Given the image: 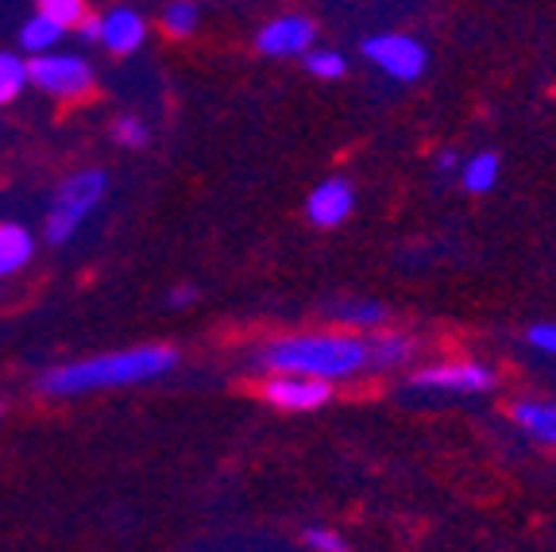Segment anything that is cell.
<instances>
[{
  "label": "cell",
  "instance_id": "cell-1",
  "mask_svg": "<svg viewBox=\"0 0 556 552\" xmlns=\"http://www.w3.org/2000/svg\"><path fill=\"white\" fill-rule=\"evenodd\" d=\"M178 363V352L166 344L131 348V352L97 355V360L66 363L54 367L39 379V390L51 398H74L89 394V390H113V387H136V382H151L166 375Z\"/></svg>",
  "mask_w": 556,
  "mask_h": 552
},
{
  "label": "cell",
  "instance_id": "cell-2",
  "mask_svg": "<svg viewBox=\"0 0 556 552\" xmlns=\"http://www.w3.org/2000/svg\"><path fill=\"white\" fill-rule=\"evenodd\" d=\"M263 372H290V375H317V379H352L367 372V340L340 337V333H305V337L270 340L255 355Z\"/></svg>",
  "mask_w": 556,
  "mask_h": 552
},
{
  "label": "cell",
  "instance_id": "cell-3",
  "mask_svg": "<svg viewBox=\"0 0 556 552\" xmlns=\"http://www.w3.org/2000/svg\"><path fill=\"white\" fill-rule=\"evenodd\" d=\"M104 190H109V174L104 171L70 174L59 186V193H54L51 209H47V225H43L47 243L59 248V243L74 240V233L86 225V216L104 201Z\"/></svg>",
  "mask_w": 556,
  "mask_h": 552
},
{
  "label": "cell",
  "instance_id": "cell-4",
  "mask_svg": "<svg viewBox=\"0 0 556 552\" xmlns=\"http://www.w3.org/2000/svg\"><path fill=\"white\" fill-rule=\"evenodd\" d=\"M27 86L43 89L59 101H81L93 89V66L81 54L43 51L27 62Z\"/></svg>",
  "mask_w": 556,
  "mask_h": 552
},
{
  "label": "cell",
  "instance_id": "cell-5",
  "mask_svg": "<svg viewBox=\"0 0 556 552\" xmlns=\"http://www.w3.org/2000/svg\"><path fill=\"white\" fill-rule=\"evenodd\" d=\"M359 51H364V59L371 62V66H379L382 74L394 81H417L429 66L426 43L414 39V35H402V32L367 35Z\"/></svg>",
  "mask_w": 556,
  "mask_h": 552
},
{
  "label": "cell",
  "instance_id": "cell-6",
  "mask_svg": "<svg viewBox=\"0 0 556 552\" xmlns=\"http://www.w3.org/2000/svg\"><path fill=\"white\" fill-rule=\"evenodd\" d=\"M263 398L275 410H290V414H305V410H321L332 398V382L317 379V375H290V372H270L263 382Z\"/></svg>",
  "mask_w": 556,
  "mask_h": 552
},
{
  "label": "cell",
  "instance_id": "cell-7",
  "mask_svg": "<svg viewBox=\"0 0 556 552\" xmlns=\"http://www.w3.org/2000/svg\"><path fill=\"white\" fill-rule=\"evenodd\" d=\"M409 387L417 390H448V394H483V390L495 387V372L483 367V363H437V367H426L409 379Z\"/></svg>",
  "mask_w": 556,
  "mask_h": 552
},
{
  "label": "cell",
  "instance_id": "cell-8",
  "mask_svg": "<svg viewBox=\"0 0 556 552\" xmlns=\"http://www.w3.org/2000/svg\"><path fill=\"white\" fill-rule=\"evenodd\" d=\"M317 39V24L309 16H278L255 35V47L270 59H294L305 54Z\"/></svg>",
  "mask_w": 556,
  "mask_h": 552
},
{
  "label": "cell",
  "instance_id": "cell-9",
  "mask_svg": "<svg viewBox=\"0 0 556 552\" xmlns=\"http://www.w3.org/2000/svg\"><path fill=\"white\" fill-rule=\"evenodd\" d=\"M356 209V186L348 178H325L321 186H313L309 201H305V216L317 228H337L344 225Z\"/></svg>",
  "mask_w": 556,
  "mask_h": 552
},
{
  "label": "cell",
  "instance_id": "cell-10",
  "mask_svg": "<svg viewBox=\"0 0 556 552\" xmlns=\"http://www.w3.org/2000/svg\"><path fill=\"white\" fill-rule=\"evenodd\" d=\"M143 39H148V20L136 9H113L109 16H101V43L113 54L139 51Z\"/></svg>",
  "mask_w": 556,
  "mask_h": 552
},
{
  "label": "cell",
  "instance_id": "cell-11",
  "mask_svg": "<svg viewBox=\"0 0 556 552\" xmlns=\"http://www.w3.org/2000/svg\"><path fill=\"white\" fill-rule=\"evenodd\" d=\"M35 255V236L16 221H0V278L16 275L31 263Z\"/></svg>",
  "mask_w": 556,
  "mask_h": 552
},
{
  "label": "cell",
  "instance_id": "cell-12",
  "mask_svg": "<svg viewBox=\"0 0 556 552\" xmlns=\"http://www.w3.org/2000/svg\"><path fill=\"white\" fill-rule=\"evenodd\" d=\"M510 417L518 429H526L530 437H538L541 444L556 449V402H538V398H521L510 406Z\"/></svg>",
  "mask_w": 556,
  "mask_h": 552
},
{
  "label": "cell",
  "instance_id": "cell-13",
  "mask_svg": "<svg viewBox=\"0 0 556 552\" xmlns=\"http://www.w3.org/2000/svg\"><path fill=\"white\" fill-rule=\"evenodd\" d=\"M414 355V340L402 333H382V337L367 340V372H394Z\"/></svg>",
  "mask_w": 556,
  "mask_h": 552
},
{
  "label": "cell",
  "instance_id": "cell-14",
  "mask_svg": "<svg viewBox=\"0 0 556 552\" xmlns=\"http://www.w3.org/2000/svg\"><path fill=\"white\" fill-rule=\"evenodd\" d=\"M498 171H503V159L495 151H479V155L460 163V186L468 193H491L498 181Z\"/></svg>",
  "mask_w": 556,
  "mask_h": 552
},
{
  "label": "cell",
  "instance_id": "cell-15",
  "mask_svg": "<svg viewBox=\"0 0 556 552\" xmlns=\"http://www.w3.org/2000/svg\"><path fill=\"white\" fill-rule=\"evenodd\" d=\"M62 35H66V27L54 24L43 12H35V16L20 27V47H24L27 54H43V51H54V43H59Z\"/></svg>",
  "mask_w": 556,
  "mask_h": 552
},
{
  "label": "cell",
  "instance_id": "cell-16",
  "mask_svg": "<svg viewBox=\"0 0 556 552\" xmlns=\"http://www.w3.org/2000/svg\"><path fill=\"white\" fill-rule=\"evenodd\" d=\"M27 86V62L16 51H0V104L16 101Z\"/></svg>",
  "mask_w": 556,
  "mask_h": 552
},
{
  "label": "cell",
  "instance_id": "cell-17",
  "mask_svg": "<svg viewBox=\"0 0 556 552\" xmlns=\"http://www.w3.org/2000/svg\"><path fill=\"white\" fill-rule=\"evenodd\" d=\"M329 313L340 325H352V328H379L382 317H387V310L379 302H337Z\"/></svg>",
  "mask_w": 556,
  "mask_h": 552
},
{
  "label": "cell",
  "instance_id": "cell-18",
  "mask_svg": "<svg viewBox=\"0 0 556 552\" xmlns=\"http://www.w3.org/2000/svg\"><path fill=\"white\" fill-rule=\"evenodd\" d=\"M201 12L193 0H170L163 9V27L166 35H174V39H186V35H193V27H198Z\"/></svg>",
  "mask_w": 556,
  "mask_h": 552
},
{
  "label": "cell",
  "instance_id": "cell-19",
  "mask_svg": "<svg viewBox=\"0 0 556 552\" xmlns=\"http://www.w3.org/2000/svg\"><path fill=\"white\" fill-rule=\"evenodd\" d=\"M305 70H309L313 78H321V81H337L348 74V62L340 51H305Z\"/></svg>",
  "mask_w": 556,
  "mask_h": 552
},
{
  "label": "cell",
  "instance_id": "cell-20",
  "mask_svg": "<svg viewBox=\"0 0 556 552\" xmlns=\"http://www.w3.org/2000/svg\"><path fill=\"white\" fill-rule=\"evenodd\" d=\"M39 12L70 32V27L81 24V16H86L89 9H86V0H39Z\"/></svg>",
  "mask_w": 556,
  "mask_h": 552
},
{
  "label": "cell",
  "instance_id": "cell-21",
  "mask_svg": "<svg viewBox=\"0 0 556 552\" xmlns=\"http://www.w3.org/2000/svg\"><path fill=\"white\" fill-rule=\"evenodd\" d=\"M113 139L121 147H131V151H139V147H148L151 131H148V124L139 121V116H121V121L113 124Z\"/></svg>",
  "mask_w": 556,
  "mask_h": 552
},
{
  "label": "cell",
  "instance_id": "cell-22",
  "mask_svg": "<svg viewBox=\"0 0 556 552\" xmlns=\"http://www.w3.org/2000/svg\"><path fill=\"white\" fill-rule=\"evenodd\" d=\"M305 544L309 549H317V552H344L348 549V541L340 534H332V529H305Z\"/></svg>",
  "mask_w": 556,
  "mask_h": 552
},
{
  "label": "cell",
  "instance_id": "cell-23",
  "mask_svg": "<svg viewBox=\"0 0 556 552\" xmlns=\"http://www.w3.org/2000/svg\"><path fill=\"white\" fill-rule=\"evenodd\" d=\"M526 340H530L538 352L556 355V321H541V325H533L530 333H526Z\"/></svg>",
  "mask_w": 556,
  "mask_h": 552
},
{
  "label": "cell",
  "instance_id": "cell-24",
  "mask_svg": "<svg viewBox=\"0 0 556 552\" xmlns=\"http://www.w3.org/2000/svg\"><path fill=\"white\" fill-rule=\"evenodd\" d=\"M74 32L81 35V39H86V43H101V16H81V24L74 27Z\"/></svg>",
  "mask_w": 556,
  "mask_h": 552
},
{
  "label": "cell",
  "instance_id": "cell-25",
  "mask_svg": "<svg viewBox=\"0 0 556 552\" xmlns=\"http://www.w3.org/2000/svg\"><path fill=\"white\" fill-rule=\"evenodd\" d=\"M166 302H170L174 310H182V305L198 302V290H193V286H178V290H174L170 298H166Z\"/></svg>",
  "mask_w": 556,
  "mask_h": 552
},
{
  "label": "cell",
  "instance_id": "cell-26",
  "mask_svg": "<svg viewBox=\"0 0 556 552\" xmlns=\"http://www.w3.org/2000/svg\"><path fill=\"white\" fill-rule=\"evenodd\" d=\"M456 166H460V155H456V151H441V155H437V171H456Z\"/></svg>",
  "mask_w": 556,
  "mask_h": 552
}]
</instances>
